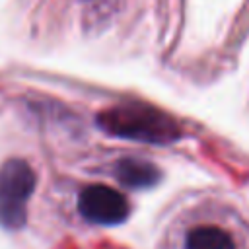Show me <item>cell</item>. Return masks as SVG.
Returning <instances> with one entry per match:
<instances>
[{
	"mask_svg": "<svg viewBox=\"0 0 249 249\" xmlns=\"http://www.w3.org/2000/svg\"><path fill=\"white\" fill-rule=\"evenodd\" d=\"M154 249H249V222L218 196H189L167 212Z\"/></svg>",
	"mask_w": 249,
	"mask_h": 249,
	"instance_id": "1",
	"label": "cell"
},
{
	"mask_svg": "<svg viewBox=\"0 0 249 249\" xmlns=\"http://www.w3.org/2000/svg\"><path fill=\"white\" fill-rule=\"evenodd\" d=\"M33 189V173L25 161L10 160L0 167V224L18 228L25 218L27 198Z\"/></svg>",
	"mask_w": 249,
	"mask_h": 249,
	"instance_id": "2",
	"label": "cell"
},
{
	"mask_svg": "<svg viewBox=\"0 0 249 249\" xmlns=\"http://www.w3.org/2000/svg\"><path fill=\"white\" fill-rule=\"evenodd\" d=\"M78 208L86 220L101 226L119 224L128 214L126 198L105 185H91L84 189L80 195Z\"/></svg>",
	"mask_w": 249,
	"mask_h": 249,
	"instance_id": "3",
	"label": "cell"
},
{
	"mask_svg": "<svg viewBox=\"0 0 249 249\" xmlns=\"http://www.w3.org/2000/svg\"><path fill=\"white\" fill-rule=\"evenodd\" d=\"M156 169L148 163H142V161H124L121 165V181L132 185V187H144V185H150L156 181Z\"/></svg>",
	"mask_w": 249,
	"mask_h": 249,
	"instance_id": "4",
	"label": "cell"
}]
</instances>
